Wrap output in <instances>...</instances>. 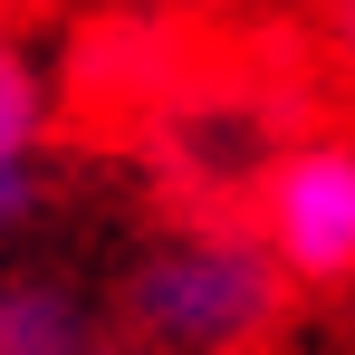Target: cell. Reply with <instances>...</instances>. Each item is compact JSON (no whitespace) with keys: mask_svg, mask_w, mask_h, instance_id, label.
<instances>
[{"mask_svg":"<svg viewBox=\"0 0 355 355\" xmlns=\"http://www.w3.org/2000/svg\"><path fill=\"white\" fill-rule=\"evenodd\" d=\"M279 259L259 231L231 221H192V231L154 240L125 279V327L154 355H240L269 317H279Z\"/></svg>","mask_w":355,"mask_h":355,"instance_id":"obj_1","label":"cell"},{"mask_svg":"<svg viewBox=\"0 0 355 355\" xmlns=\"http://www.w3.org/2000/svg\"><path fill=\"white\" fill-rule=\"evenodd\" d=\"M259 240H269L279 279H297V288L355 279V144L346 135L288 144L259 173Z\"/></svg>","mask_w":355,"mask_h":355,"instance_id":"obj_2","label":"cell"},{"mask_svg":"<svg viewBox=\"0 0 355 355\" xmlns=\"http://www.w3.org/2000/svg\"><path fill=\"white\" fill-rule=\"evenodd\" d=\"M39 125H49V77L29 39L0 19V240L39 211Z\"/></svg>","mask_w":355,"mask_h":355,"instance_id":"obj_3","label":"cell"},{"mask_svg":"<svg viewBox=\"0 0 355 355\" xmlns=\"http://www.w3.org/2000/svg\"><path fill=\"white\" fill-rule=\"evenodd\" d=\"M0 355H116L58 279H0Z\"/></svg>","mask_w":355,"mask_h":355,"instance_id":"obj_4","label":"cell"},{"mask_svg":"<svg viewBox=\"0 0 355 355\" xmlns=\"http://www.w3.org/2000/svg\"><path fill=\"white\" fill-rule=\"evenodd\" d=\"M346 39H355V0H346Z\"/></svg>","mask_w":355,"mask_h":355,"instance_id":"obj_5","label":"cell"}]
</instances>
